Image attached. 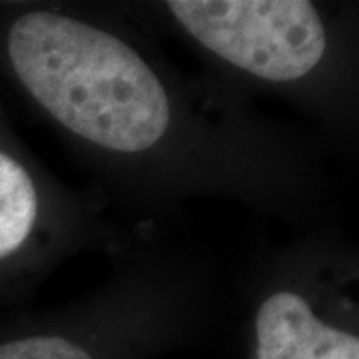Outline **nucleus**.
<instances>
[{
    "label": "nucleus",
    "instance_id": "obj_1",
    "mask_svg": "<svg viewBox=\"0 0 359 359\" xmlns=\"http://www.w3.org/2000/svg\"><path fill=\"white\" fill-rule=\"evenodd\" d=\"M26 90L70 132L116 152H142L170 124L166 90L126 42L68 16L34 11L8 32Z\"/></svg>",
    "mask_w": 359,
    "mask_h": 359
},
{
    "label": "nucleus",
    "instance_id": "obj_2",
    "mask_svg": "<svg viewBox=\"0 0 359 359\" xmlns=\"http://www.w3.org/2000/svg\"><path fill=\"white\" fill-rule=\"evenodd\" d=\"M194 39L269 82L306 76L325 52V30L308 0H172Z\"/></svg>",
    "mask_w": 359,
    "mask_h": 359
},
{
    "label": "nucleus",
    "instance_id": "obj_3",
    "mask_svg": "<svg viewBox=\"0 0 359 359\" xmlns=\"http://www.w3.org/2000/svg\"><path fill=\"white\" fill-rule=\"evenodd\" d=\"M257 359H359V339L316 318L290 292L269 295L256 318Z\"/></svg>",
    "mask_w": 359,
    "mask_h": 359
},
{
    "label": "nucleus",
    "instance_id": "obj_4",
    "mask_svg": "<svg viewBox=\"0 0 359 359\" xmlns=\"http://www.w3.org/2000/svg\"><path fill=\"white\" fill-rule=\"evenodd\" d=\"M36 190L30 176L0 152V259L25 244L36 222Z\"/></svg>",
    "mask_w": 359,
    "mask_h": 359
},
{
    "label": "nucleus",
    "instance_id": "obj_5",
    "mask_svg": "<svg viewBox=\"0 0 359 359\" xmlns=\"http://www.w3.org/2000/svg\"><path fill=\"white\" fill-rule=\"evenodd\" d=\"M0 359H92L82 347L62 337H28L0 346Z\"/></svg>",
    "mask_w": 359,
    "mask_h": 359
}]
</instances>
